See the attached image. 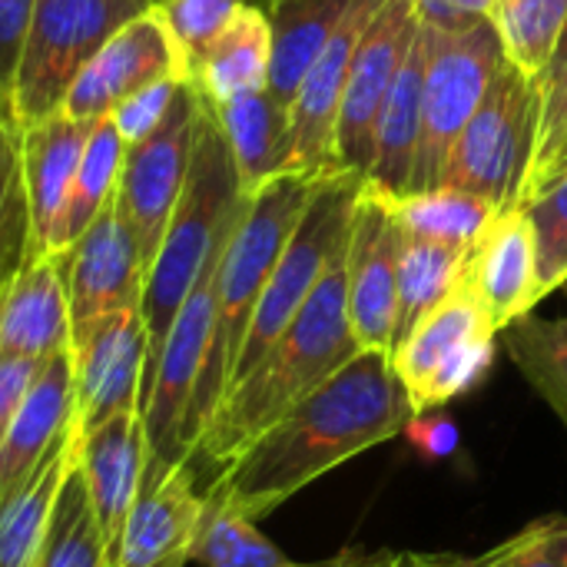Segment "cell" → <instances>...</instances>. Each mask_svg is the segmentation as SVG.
I'll use <instances>...</instances> for the list:
<instances>
[{
	"label": "cell",
	"mask_w": 567,
	"mask_h": 567,
	"mask_svg": "<svg viewBox=\"0 0 567 567\" xmlns=\"http://www.w3.org/2000/svg\"><path fill=\"white\" fill-rule=\"evenodd\" d=\"M412 419L415 409L392 355L362 349L272 422L203 492L262 522L322 475L405 435Z\"/></svg>",
	"instance_id": "cell-1"
},
{
	"label": "cell",
	"mask_w": 567,
	"mask_h": 567,
	"mask_svg": "<svg viewBox=\"0 0 567 567\" xmlns=\"http://www.w3.org/2000/svg\"><path fill=\"white\" fill-rule=\"evenodd\" d=\"M349 239V236H346ZM359 342L349 322L346 302V243L332 256L319 286L296 312L289 329L269 349V355L223 399L209 425L203 429L189 468L206 488L229 462H236L272 422H279L292 405H299L312 389L332 379L352 355Z\"/></svg>",
	"instance_id": "cell-2"
},
{
	"label": "cell",
	"mask_w": 567,
	"mask_h": 567,
	"mask_svg": "<svg viewBox=\"0 0 567 567\" xmlns=\"http://www.w3.org/2000/svg\"><path fill=\"white\" fill-rule=\"evenodd\" d=\"M322 179V176H319ZM306 173H279L266 186H259L223 249L219 272H216V312H213V336L206 349V365L196 385L193 412H189V455L216 415L219 402L229 392L236 359L246 342L249 319L256 312V302L312 196V186L319 183ZM189 462V458H186Z\"/></svg>",
	"instance_id": "cell-3"
},
{
	"label": "cell",
	"mask_w": 567,
	"mask_h": 567,
	"mask_svg": "<svg viewBox=\"0 0 567 567\" xmlns=\"http://www.w3.org/2000/svg\"><path fill=\"white\" fill-rule=\"evenodd\" d=\"M246 199L249 196L239 189V176H236V163L226 146V136L209 103L203 100V120H199L196 146H193V163H189L179 203L173 209V219L166 226V236L159 243V252L143 286L140 312L146 322V336H150L146 372L153 369L203 266L239 223Z\"/></svg>",
	"instance_id": "cell-4"
},
{
	"label": "cell",
	"mask_w": 567,
	"mask_h": 567,
	"mask_svg": "<svg viewBox=\"0 0 567 567\" xmlns=\"http://www.w3.org/2000/svg\"><path fill=\"white\" fill-rule=\"evenodd\" d=\"M538 80L525 76L505 56L482 106L455 140L439 186L475 193L498 209L522 206L538 153Z\"/></svg>",
	"instance_id": "cell-5"
},
{
	"label": "cell",
	"mask_w": 567,
	"mask_h": 567,
	"mask_svg": "<svg viewBox=\"0 0 567 567\" xmlns=\"http://www.w3.org/2000/svg\"><path fill=\"white\" fill-rule=\"evenodd\" d=\"M362 183L365 179L359 173L339 169V173L322 176L312 186V196L256 302L229 389H236L269 355V349L279 342V336L289 329L296 312L306 306V299L319 286L322 272L329 269L332 256L342 249L349 236V223H352V209L362 193Z\"/></svg>",
	"instance_id": "cell-6"
},
{
	"label": "cell",
	"mask_w": 567,
	"mask_h": 567,
	"mask_svg": "<svg viewBox=\"0 0 567 567\" xmlns=\"http://www.w3.org/2000/svg\"><path fill=\"white\" fill-rule=\"evenodd\" d=\"M422 140L409 193L439 189L455 140L482 106L498 66L505 63V47L495 20L468 30H435L422 23Z\"/></svg>",
	"instance_id": "cell-7"
},
{
	"label": "cell",
	"mask_w": 567,
	"mask_h": 567,
	"mask_svg": "<svg viewBox=\"0 0 567 567\" xmlns=\"http://www.w3.org/2000/svg\"><path fill=\"white\" fill-rule=\"evenodd\" d=\"M150 0H37L27 30L10 113L17 130L63 110L90 56Z\"/></svg>",
	"instance_id": "cell-8"
},
{
	"label": "cell",
	"mask_w": 567,
	"mask_h": 567,
	"mask_svg": "<svg viewBox=\"0 0 567 567\" xmlns=\"http://www.w3.org/2000/svg\"><path fill=\"white\" fill-rule=\"evenodd\" d=\"M229 236L216 246V252L203 266L153 369L146 372L143 402H140V415L146 429V475H163L176 465H186L189 458V412L206 365L213 312H216V272Z\"/></svg>",
	"instance_id": "cell-9"
},
{
	"label": "cell",
	"mask_w": 567,
	"mask_h": 567,
	"mask_svg": "<svg viewBox=\"0 0 567 567\" xmlns=\"http://www.w3.org/2000/svg\"><path fill=\"white\" fill-rule=\"evenodd\" d=\"M498 329L462 282L395 346L392 365L415 415L439 412L472 392L495 362Z\"/></svg>",
	"instance_id": "cell-10"
},
{
	"label": "cell",
	"mask_w": 567,
	"mask_h": 567,
	"mask_svg": "<svg viewBox=\"0 0 567 567\" xmlns=\"http://www.w3.org/2000/svg\"><path fill=\"white\" fill-rule=\"evenodd\" d=\"M199 120H203V96L193 86V80H183L159 130L150 133L143 143L126 146L120 186H116V209L140 243L146 272L159 252V243L179 203L193 163Z\"/></svg>",
	"instance_id": "cell-11"
},
{
	"label": "cell",
	"mask_w": 567,
	"mask_h": 567,
	"mask_svg": "<svg viewBox=\"0 0 567 567\" xmlns=\"http://www.w3.org/2000/svg\"><path fill=\"white\" fill-rule=\"evenodd\" d=\"M402 226L389 196L365 189L355 199L346 239V302L359 349H395Z\"/></svg>",
	"instance_id": "cell-12"
},
{
	"label": "cell",
	"mask_w": 567,
	"mask_h": 567,
	"mask_svg": "<svg viewBox=\"0 0 567 567\" xmlns=\"http://www.w3.org/2000/svg\"><path fill=\"white\" fill-rule=\"evenodd\" d=\"M70 359L80 429H93L120 412H136L143 402L150 362V336L143 312L120 309L73 326Z\"/></svg>",
	"instance_id": "cell-13"
},
{
	"label": "cell",
	"mask_w": 567,
	"mask_h": 567,
	"mask_svg": "<svg viewBox=\"0 0 567 567\" xmlns=\"http://www.w3.org/2000/svg\"><path fill=\"white\" fill-rule=\"evenodd\" d=\"M166 76H189V66L163 13L146 7L90 56L63 100V113L90 123L103 120L123 100Z\"/></svg>",
	"instance_id": "cell-14"
},
{
	"label": "cell",
	"mask_w": 567,
	"mask_h": 567,
	"mask_svg": "<svg viewBox=\"0 0 567 567\" xmlns=\"http://www.w3.org/2000/svg\"><path fill=\"white\" fill-rule=\"evenodd\" d=\"M419 13L412 0H385L375 13L372 27L365 30L349 80L342 93L339 126H336V166L346 173H359L365 179L372 163L375 123L382 103L395 83V73L419 33Z\"/></svg>",
	"instance_id": "cell-15"
},
{
	"label": "cell",
	"mask_w": 567,
	"mask_h": 567,
	"mask_svg": "<svg viewBox=\"0 0 567 567\" xmlns=\"http://www.w3.org/2000/svg\"><path fill=\"white\" fill-rule=\"evenodd\" d=\"M385 0H352L346 20L306 70L289 103V173L329 176L336 166V126L355 50Z\"/></svg>",
	"instance_id": "cell-16"
},
{
	"label": "cell",
	"mask_w": 567,
	"mask_h": 567,
	"mask_svg": "<svg viewBox=\"0 0 567 567\" xmlns=\"http://www.w3.org/2000/svg\"><path fill=\"white\" fill-rule=\"evenodd\" d=\"M63 272L73 326H83L106 312L140 309L146 262L133 229L116 209V196L63 252Z\"/></svg>",
	"instance_id": "cell-17"
},
{
	"label": "cell",
	"mask_w": 567,
	"mask_h": 567,
	"mask_svg": "<svg viewBox=\"0 0 567 567\" xmlns=\"http://www.w3.org/2000/svg\"><path fill=\"white\" fill-rule=\"evenodd\" d=\"M465 286L495 322L498 336L535 312L542 299L535 229L525 206L502 209L465 266Z\"/></svg>",
	"instance_id": "cell-18"
},
{
	"label": "cell",
	"mask_w": 567,
	"mask_h": 567,
	"mask_svg": "<svg viewBox=\"0 0 567 567\" xmlns=\"http://www.w3.org/2000/svg\"><path fill=\"white\" fill-rule=\"evenodd\" d=\"M80 475L113 567L126 515L146 475V429L140 409L120 412L93 429H80Z\"/></svg>",
	"instance_id": "cell-19"
},
{
	"label": "cell",
	"mask_w": 567,
	"mask_h": 567,
	"mask_svg": "<svg viewBox=\"0 0 567 567\" xmlns=\"http://www.w3.org/2000/svg\"><path fill=\"white\" fill-rule=\"evenodd\" d=\"M203 518V488L189 465L146 475L126 515L113 567H156L189 555Z\"/></svg>",
	"instance_id": "cell-20"
},
{
	"label": "cell",
	"mask_w": 567,
	"mask_h": 567,
	"mask_svg": "<svg viewBox=\"0 0 567 567\" xmlns=\"http://www.w3.org/2000/svg\"><path fill=\"white\" fill-rule=\"evenodd\" d=\"M76 425V385L70 349L40 362L30 392L23 395L7 439L0 445V502L20 488L56 442Z\"/></svg>",
	"instance_id": "cell-21"
},
{
	"label": "cell",
	"mask_w": 567,
	"mask_h": 567,
	"mask_svg": "<svg viewBox=\"0 0 567 567\" xmlns=\"http://www.w3.org/2000/svg\"><path fill=\"white\" fill-rule=\"evenodd\" d=\"M70 336L63 252L33 256L0 299V355L47 362L70 349Z\"/></svg>",
	"instance_id": "cell-22"
},
{
	"label": "cell",
	"mask_w": 567,
	"mask_h": 567,
	"mask_svg": "<svg viewBox=\"0 0 567 567\" xmlns=\"http://www.w3.org/2000/svg\"><path fill=\"white\" fill-rule=\"evenodd\" d=\"M90 130H93L90 120H76L63 110L33 126L17 130L37 256L50 252V236L63 213L70 183L76 176V166L83 159L86 140H90Z\"/></svg>",
	"instance_id": "cell-23"
},
{
	"label": "cell",
	"mask_w": 567,
	"mask_h": 567,
	"mask_svg": "<svg viewBox=\"0 0 567 567\" xmlns=\"http://www.w3.org/2000/svg\"><path fill=\"white\" fill-rule=\"evenodd\" d=\"M422 83H425V40L422 23L419 33L395 73V83L382 103L372 143V163L365 173V189L382 193L389 199L409 196L419 140H422Z\"/></svg>",
	"instance_id": "cell-24"
},
{
	"label": "cell",
	"mask_w": 567,
	"mask_h": 567,
	"mask_svg": "<svg viewBox=\"0 0 567 567\" xmlns=\"http://www.w3.org/2000/svg\"><path fill=\"white\" fill-rule=\"evenodd\" d=\"M209 110L226 136L239 189L246 196H252L272 176L289 173V106L269 90L243 93Z\"/></svg>",
	"instance_id": "cell-25"
},
{
	"label": "cell",
	"mask_w": 567,
	"mask_h": 567,
	"mask_svg": "<svg viewBox=\"0 0 567 567\" xmlns=\"http://www.w3.org/2000/svg\"><path fill=\"white\" fill-rule=\"evenodd\" d=\"M272 70V30L259 3L243 7L233 23L209 43L199 63L189 70L193 86L209 106H223L243 93L269 86Z\"/></svg>",
	"instance_id": "cell-26"
},
{
	"label": "cell",
	"mask_w": 567,
	"mask_h": 567,
	"mask_svg": "<svg viewBox=\"0 0 567 567\" xmlns=\"http://www.w3.org/2000/svg\"><path fill=\"white\" fill-rule=\"evenodd\" d=\"M80 458V422L56 442L40 468L0 502V567H33L53 505Z\"/></svg>",
	"instance_id": "cell-27"
},
{
	"label": "cell",
	"mask_w": 567,
	"mask_h": 567,
	"mask_svg": "<svg viewBox=\"0 0 567 567\" xmlns=\"http://www.w3.org/2000/svg\"><path fill=\"white\" fill-rule=\"evenodd\" d=\"M349 7L352 0H262L272 30V70L266 90L279 103H292L306 70L339 30Z\"/></svg>",
	"instance_id": "cell-28"
},
{
	"label": "cell",
	"mask_w": 567,
	"mask_h": 567,
	"mask_svg": "<svg viewBox=\"0 0 567 567\" xmlns=\"http://www.w3.org/2000/svg\"><path fill=\"white\" fill-rule=\"evenodd\" d=\"M123 156H126V143H123L113 116L93 120L83 159L76 166L63 213H60L56 229L50 236V252H66L83 236V229L100 216V209L116 196Z\"/></svg>",
	"instance_id": "cell-29"
},
{
	"label": "cell",
	"mask_w": 567,
	"mask_h": 567,
	"mask_svg": "<svg viewBox=\"0 0 567 567\" xmlns=\"http://www.w3.org/2000/svg\"><path fill=\"white\" fill-rule=\"evenodd\" d=\"M468 256H472L468 249H455V246H442V243L402 233L395 346L462 282Z\"/></svg>",
	"instance_id": "cell-30"
},
{
	"label": "cell",
	"mask_w": 567,
	"mask_h": 567,
	"mask_svg": "<svg viewBox=\"0 0 567 567\" xmlns=\"http://www.w3.org/2000/svg\"><path fill=\"white\" fill-rule=\"evenodd\" d=\"M392 206H395V219L402 233L432 239L442 246L468 249V252L478 246L492 219L502 213L495 203L465 189H449V186L409 193L402 199H392Z\"/></svg>",
	"instance_id": "cell-31"
},
{
	"label": "cell",
	"mask_w": 567,
	"mask_h": 567,
	"mask_svg": "<svg viewBox=\"0 0 567 567\" xmlns=\"http://www.w3.org/2000/svg\"><path fill=\"white\" fill-rule=\"evenodd\" d=\"M189 565L199 567H296L262 532L259 522L236 512L229 502L203 492V518L189 545Z\"/></svg>",
	"instance_id": "cell-32"
},
{
	"label": "cell",
	"mask_w": 567,
	"mask_h": 567,
	"mask_svg": "<svg viewBox=\"0 0 567 567\" xmlns=\"http://www.w3.org/2000/svg\"><path fill=\"white\" fill-rule=\"evenodd\" d=\"M502 339L515 369L567 429V316L542 319L532 312L512 322Z\"/></svg>",
	"instance_id": "cell-33"
},
{
	"label": "cell",
	"mask_w": 567,
	"mask_h": 567,
	"mask_svg": "<svg viewBox=\"0 0 567 567\" xmlns=\"http://www.w3.org/2000/svg\"><path fill=\"white\" fill-rule=\"evenodd\" d=\"M33 567H110V551L80 475V458L53 505Z\"/></svg>",
	"instance_id": "cell-34"
},
{
	"label": "cell",
	"mask_w": 567,
	"mask_h": 567,
	"mask_svg": "<svg viewBox=\"0 0 567 567\" xmlns=\"http://www.w3.org/2000/svg\"><path fill=\"white\" fill-rule=\"evenodd\" d=\"M33 256L37 249L20 163V133L13 120H0V299Z\"/></svg>",
	"instance_id": "cell-35"
},
{
	"label": "cell",
	"mask_w": 567,
	"mask_h": 567,
	"mask_svg": "<svg viewBox=\"0 0 567 567\" xmlns=\"http://www.w3.org/2000/svg\"><path fill=\"white\" fill-rule=\"evenodd\" d=\"M567 20V0H498L495 27L508 63L538 80Z\"/></svg>",
	"instance_id": "cell-36"
},
{
	"label": "cell",
	"mask_w": 567,
	"mask_h": 567,
	"mask_svg": "<svg viewBox=\"0 0 567 567\" xmlns=\"http://www.w3.org/2000/svg\"><path fill=\"white\" fill-rule=\"evenodd\" d=\"M522 206L535 229L538 282H542V299H548L551 292L567 286V173L545 183Z\"/></svg>",
	"instance_id": "cell-37"
},
{
	"label": "cell",
	"mask_w": 567,
	"mask_h": 567,
	"mask_svg": "<svg viewBox=\"0 0 567 567\" xmlns=\"http://www.w3.org/2000/svg\"><path fill=\"white\" fill-rule=\"evenodd\" d=\"M252 3L262 7V0H156L153 7L163 13L169 33L186 56V66L193 70L209 43L233 23V17Z\"/></svg>",
	"instance_id": "cell-38"
},
{
	"label": "cell",
	"mask_w": 567,
	"mask_h": 567,
	"mask_svg": "<svg viewBox=\"0 0 567 567\" xmlns=\"http://www.w3.org/2000/svg\"><path fill=\"white\" fill-rule=\"evenodd\" d=\"M538 93H542V126H538V153H535L528 186L555 159V153L565 146L567 140V20L542 76H538Z\"/></svg>",
	"instance_id": "cell-39"
},
{
	"label": "cell",
	"mask_w": 567,
	"mask_h": 567,
	"mask_svg": "<svg viewBox=\"0 0 567 567\" xmlns=\"http://www.w3.org/2000/svg\"><path fill=\"white\" fill-rule=\"evenodd\" d=\"M475 567H567V518L548 515L525 525L515 538L475 558Z\"/></svg>",
	"instance_id": "cell-40"
},
{
	"label": "cell",
	"mask_w": 567,
	"mask_h": 567,
	"mask_svg": "<svg viewBox=\"0 0 567 567\" xmlns=\"http://www.w3.org/2000/svg\"><path fill=\"white\" fill-rule=\"evenodd\" d=\"M183 80H189V76H166V80H156V83L143 86L140 93H133L130 100H123V103L110 113L126 146H136V143H143L150 133L159 130V123L166 120V113H169V106H173L179 86H183Z\"/></svg>",
	"instance_id": "cell-41"
},
{
	"label": "cell",
	"mask_w": 567,
	"mask_h": 567,
	"mask_svg": "<svg viewBox=\"0 0 567 567\" xmlns=\"http://www.w3.org/2000/svg\"><path fill=\"white\" fill-rule=\"evenodd\" d=\"M33 7L37 0H0V103L7 110L13 100V83H17L27 30L33 20Z\"/></svg>",
	"instance_id": "cell-42"
},
{
	"label": "cell",
	"mask_w": 567,
	"mask_h": 567,
	"mask_svg": "<svg viewBox=\"0 0 567 567\" xmlns=\"http://www.w3.org/2000/svg\"><path fill=\"white\" fill-rule=\"evenodd\" d=\"M425 27L435 30H468L485 20H495L498 0H412Z\"/></svg>",
	"instance_id": "cell-43"
},
{
	"label": "cell",
	"mask_w": 567,
	"mask_h": 567,
	"mask_svg": "<svg viewBox=\"0 0 567 567\" xmlns=\"http://www.w3.org/2000/svg\"><path fill=\"white\" fill-rule=\"evenodd\" d=\"M37 369H40L37 359L0 355V445L7 439V429H10L23 395L30 392V385L37 379Z\"/></svg>",
	"instance_id": "cell-44"
},
{
	"label": "cell",
	"mask_w": 567,
	"mask_h": 567,
	"mask_svg": "<svg viewBox=\"0 0 567 567\" xmlns=\"http://www.w3.org/2000/svg\"><path fill=\"white\" fill-rule=\"evenodd\" d=\"M405 435H409V439L422 449V455H425V458H432V462L455 455V449H458V442H462L458 425H455L449 415H442V412L415 415V419L409 422Z\"/></svg>",
	"instance_id": "cell-45"
},
{
	"label": "cell",
	"mask_w": 567,
	"mask_h": 567,
	"mask_svg": "<svg viewBox=\"0 0 567 567\" xmlns=\"http://www.w3.org/2000/svg\"><path fill=\"white\" fill-rule=\"evenodd\" d=\"M402 561V551H389V548H379V551H365V548H342L322 561H309V565L296 567H395Z\"/></svg>",
	"instance_id": "cell-46"
},
{
	"label": "cell",
	"mask_w": 567,
	"mask_h": 567,
	"mask_svg": "<svg viewBox=\"0 0 567 567\" xmlns=\"http://www.w3.org/2000/svg\"><path fill=\"white\" fill-rule=\"evenodd\" d=\"M475 558L455 555V551H402V561L395 567H472Z\"/></svg>",
	"instance_id": "cell-47"
},
{
	"label": "cell",
	"mask_w": 567,
	"mask_h": 567,
	"mask_svg": "<svg viewBox=\"0 0 567 567\" xmlns=\"http://www.w3.org/2000/svg\"><path fill=\"white\" fill-rule=\"evenodd\" d=\"M561 173H567V140H565V146H561V150L555 153V159H551V163H548V166H545V169H542V173L535 176V179H532V186L525 189V199H528L532 193H538V189H542L545 183H551L555 176H561ZM525 199H522V203H525Z\"/></svg>",
	"instance_id": "cell-48"
},
{
	"label": "cell",
	"mask_w": 567,
	"mask_h": 567,
	"mask_svg": "<svg viewBox=\"0 0 567 567\" xmlns=\"http://www.w3.org/2000/svg\"><path fill=\"white\" fill-rule=\"evenodd\" d=\"M189 565V555H183V558H173V561H163V565L156 567H186Z\"/></svg>",
	"instance_id": "cell-49"
},
{
	"label": "cell",
	"mask_w": 567,
	"mask_h": 567,
	"mask_svg": "<svg viewBox=\"0 0 567 567\" xmlns=\"http://www.w3.org/2000/svg\"><path fill=\"white\" fill-rule=\"evenodd\" d=\"M0 120H13V116H10V110H7L3 103H0Z\"/></svg>",
	"instance_id": "cell-50"
},
{
	"label": "cell",
	"mask_w": 567,
	"mask_h": 567,
	"mask_svg": "<svg viewBox=\"0 0 567 567\" xmlns=\"http://www.w3.org/2000/svg\"><path fill=\"white\" fill-rule=\"evenodd\" d=\"M150 3H156V0H150Z\"/></svg>",
	"instance_id": "cell-51"
},
{
	"label": "cell",
	"mask_w": 567,
	"mask_h": 567,
	"mask_svg": "<svg viewBox=\"0 0 567 567\" xmlns=\"http://www.w3.org/2000/svg\"><path fill=\"white\" fill-rule=\"evenodd\" d=\"M472 567H475V561H472Z\"/></svg>",
	"instance_id": "cell-52"
},
{
	"label": "cell",
	"mask_w": 567,
	"mask_h": 567,
	"mask_svg": "<svg viewBox=\"0 0 567 567\" xmlns=\"http://www.w3.org/2000/svg\"><path fill=\"white\" fill-rule=\"evenodd\" d=\"M565 292H567V286H565Z\"/></svg>",
	"instance_id": "cell-53"
}]
</instances>
